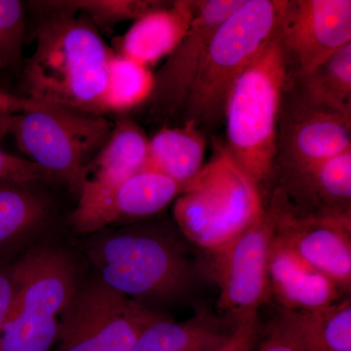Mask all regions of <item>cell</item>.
<instances>
[{
    "instance_id": "1",
    "label": "cell",
    "mask_w": 351,
    "mask_h": 351,
    "mask_svg": "<svg viewBox=\"0 0 351 351\" xmlns=\"http://www.w3.org/2000/svg\"><path fill=\"white\" fill-rule=\"evenodd\" d=\"M31 5L46 18L36 32V49L21 71L23 98L105 115L103 97L113 50L83 14L64 12L52 1Z\"/></svg>"
},
{
    "instance_id": "2",
    "label": "cell",
    "mask_w": 351,
    "mask_h": 351,
    "mask_svg": "<svg viewBox=\"0 0 351 351\" xmlns=\"http://www.w3.org/2000/svg\"><path fill=\"white\" fill-rule=\"evenodd\" d=\"M90 239L87 257L99 280L138 304L177 301L195 282V270L181 242L162 226L132 223Z\"/></svg>"
},
{
    "instance_id": "3",
    "label": "cell",
    "mask_w": 351,
    "mask_h": 351,
    "mask_svg": "<svg viewBox=\"0 0 351 351\" xmlns=\"http://www.w3.org/2000/svg\"><path fill=\"white\" fill-rule=\"evenodd\" d=\"M286 80L285 60L274 34L237 78L226 99L223 145L262 193L274 175L277 125Z\"/></svg>"
},
{
    "instance_id": "4",
    "label": "cell",
    "mask_w": 351,
    "mask_h": 351,
    "mask_svg": "<svg viewBox=\"0 0 351 351\" xmlns=\"http://www.w3.org/2000/svg\"><path fill=\"white\" fill-rule=\"evenodd\" d=\"M284 5L285 0H247L219 25L182 110L184 123L200 131L221 125L230 89L274 38Z\"/></svg>"
},
{
    "instance_id": "5",
    "label": "cell",
    "mask_w": 351,
    "mask_h": 351,
    "mask_svg": "<svg viewBox=\"0 0 351 351\" xmlns=\"http://www.w3.org/2000/svg\"><path fill=\"white\" fill-rule=\"evenodd\" d=\"M13 274L0 351H50L77 293L75 263L61 249L32 247L14 262Z\"/></svg>"
},
{
    "instance_id": "6",
    "label": "cell",
    "mask_w": 351,
    "mask_h": 351,
    "mask_svg": "<svg viewBox=\"0 0 351 351\" xmlns=\"http://www.w3.org/2000/svg\"><path fill=\"white\" fill-rule=\"evenodd\" d=\"M265 208L262 191L223 145L178 196L173 215L182 234L211 253L248 230Z\"/></svg>"
},
{
    "instance_id": "7",
    "label": "cell",
    "mask_w": 351,
    "mask_h": 351,
    "mask_svg": "<svg viewBox=\"0 0 351 351\" xmlns=\"http://www.w3.org/2000/svg\"><path fill=\"white\" fill-rule=\"evenodd\" d=\"M112 126L105 115L40 103L13 115L10 134L27 160L78 193L85 168L107 142Z\"/></svg>"
},
{
    "instance_id": "8",
    "label": "cell",
    "mask_w": 351,
    "mask_h": 351,
    "mask_svg": "<svg viewBox=\"0 0 351 351\" xmlns=\"http://www.w3.org/2000/svg\"><path fill=\"white\" fill-rule=\"evenodd\" d=\"M162 316L97 279L78 287L56 351H132L145 327Z\"/></svg>"
},
{
    "instance_id": "9",
    "label": "cell",
    "mask_w": 351,
    "mask_h": 351,
    "mask_svg": "<svg viewBox=\"0 0 351 351\" xmlns=\"http://www.w3.org/2000/svg\"><path fill=\"white\" fill-rule=\"evenodd\" d=\"M265 207L274 221V237L348 294L351 216L306 213L295 208L277 186Z\"/></svg>"
},
{
    "instance_id": "10",
    "label": "cell",
    "mask_w": 351,
    "mask_h": 351,
    "mask_svg": "<svg viewBox=\"0 0 351 351\" xmlns=\"http://www.w3.org/2000/svg\"><path fill=\"white\" fill-rule=\"evenodd\" d=\"M276 34L286 80L304 77L351 43V1L285 0Z\"/></svg>"
},
{
    "instance_id": "11",
    "label": "cell",
    "mask_w": 351,
    "mask_h": 351,
    "mask_svg": "<svg viewBox=\"0 0 351 351\" xmlns=\"http://www.w3.org/2000/svg\"><path fill=\"white\" fill-rule=\"evenodd\" d=\"M182 193L177 182L147 166L112 186L80 189L71 225L78 234L89 237L132 225L158 214Z\"/></svg>"
},
{
    "instance_id": "12",
    "label": "cell",
    "mask_w": 351,
    "mask_h": 351,
    "mask_svg": "<svg viewBox=\"0 0 351 351\" xmlns=\"http://www.w3.org/2000/svg\"><path fill=\"white\" fill-rule=\"evenodd\" d=\"M274 239V221L265 207L248 230L210 253L212 276L219 288V311L239 316L258 311L271 301L269 263Z\"/></svg>"
},
{
    "instance_id": "13",
    "label": "cell",
    "mask_w": 351,
    "mask_h": 351,
    "mask_svg": "<svg viewBox=\"0 0 351 351\" xmlns=\"http://www.w3.org/2000/svg\"><path fill=\"white\" fill-rule=\"evenodd\" d=\"M350 149L351 115L302 100L285 83L274 173L322 162Z\"/></svg>"
},
{
    "instance_id": "14",
    "label": "cell",
    "mask_w": 351,
    "mask_h": 351,
    "mask_svg": "<svg viewBox=\"0 0 351 351\" xmlns=\"http://www.w3.org/2000/svg\"><path fill=\"white\" fill-rule=\"evenodd\" d=\"M247 0H196L191 27L181 43L154 75V91L144 106L156 119L182 114L210 40L219 25Z\"/></svg>"
},
{
    "instance_id": "15",
    "label": "cell",
    "mask_w": 351,
    "mask_h": 351,
    "mask_svg": "<svg viewBox=\"0 0 351 351\" xmlns=\"http://www.w3.org/2000/svg\"><path fill=\"white\" fill-rule=\"evenodd\" d=\"M277 188L295 208L322 216H351V149L295 169L276 171Z\"/></svg>"
},
{
    "instance_id": "16",
    "label": "cell",
    "mask_w": 351,
    "mask_h": 351,
    "mask_svg": "<svg viewBox=\"0 0 351 351\" xmlns=\"http://www.w3.org/2000/svg\"><path fill=\"white\" fill-rule=\"evenodd\" d=\"M41 184L0 179V265L32 248L54 218V202Z\"/></svg>"
},
{
    "instance_id": "17",
    "label": "cell",
    "mask_w": 351,
    "mask_h": 351,
    "mask_svg": "<svg viewBox=\"0 0 351 351\" xmlns=\"http://www.w3.org/2000/svg\"><path fill=\"white\" fill-rule=\"evenodd\" d=\"M270 300L281 313H309L343 299L331 279L297 257L276 237L269 263Z\"/></svg>"
},
{
    "instance_id": "18",
    "label": "cell",
    "mask_w": 351,
    "mask_h": 351,
    "mask_svg": "<svg viewBox=\"0 0 351 351\" xmlns=\"http://www.w3.org/2000/svg\"><path fill=\"white\" fill-rule=\"evenodd\" d=\"M196 0L166 1L145 14L117 41L115 52L151 68L170 56L188 32Z\"/></svg>"
},
{
    "instance_id": "19",
    "label": "cell",
    "mask_w": 351,
    "mask_h": 351,
    "mask_svg": "<svg viewBox=\"0 0 351 351\" xmlns=\"http://www.w3.org/2000/svg\"><path fill=\"white\" fill-rule=\"evenodd\" d=\"M149 143L135 120L120 114L107 142L85 168L80 189L112 186L144 169L149 160Z\"/></svg>"
},
{
    "instance_id": "20",
    "label": "cell",
    "mask_w": 351,
    "mask_h": 351,
    "mask_svg": "<svg viewBox=\"0 0 351 351\" xmlns=\"http://www.w3.org/2000/svg\"><path fill=\"white\" fill-rule=\"evenodd\" d=\"M299 351H351V301L309 313H280L274 323Z\"/></svg>"
},
{
    "instance_id": "21",
    "label": "cell",
    "mask_w": 351,
    "mask_h": 351,
    "mask_svg": "<svg viewBox=\"0 0 351 351\" xmlns=\"http://www.w3.org/2000/svg\"><path fill=\"white\" fill-rule=\"evenodd\" d=\"M233 326L226 327L206 311L182 322L162 316L145 327L132 351L213 350L228 341Z\"/></svg>"
},
{
    "instance_id": "22",
    "label": "cell",
    "mask_w": 351,
    "mask_h": 351,
    "mask_svg": "<svg viewBox=\"0 0 351 351\" xmlns=\"http://www.w3.org/2000/svg\"><path fill=\"white\" fill-rule=\"evenodd\" d=\"M206 138L193 124L165 126L149 138L147 167L167 176L184 191L204 166Z\"/></svg>"
},
{
    "instance_id": "23",
    "label": "cell",
    "mask_w": 351,
    "mask_h": 351,
    "mask_svg": "<svg viewBox=\"0 0 351 351\" xmlns=\"http://www.w3.org/2000/svg\"><path fill=\"white\" fill-rule=\"evenodd\" d=\"M302 100L351 115V43L304 77L286 80Z\"/></svg>"
},
{
    "instance_id": "24",
    "label": "cell",
    "mask_w": 351,
    "mask_h": 351,
    "mask_svg": "<svg viewBox=\"0 0 351 351\" xmlns=\"http://www.w3.org/2000/svg\"><path fill=\"white\" fill-rule=\"evenodd\" d=\"M151 68L113 51L103 97V112L124 114L144 106L154 91Z\"/></svg>"
},
{
    "instance_id": "25",
    "label": "cell",
    "mask_w": 351,
    "mask_h": 351,
    "mask_svg": "<svg viewBox=\"0 0 351 351\" xmlns=\"http://www.w3.org/2000/svg\"><path fill=\"white\" fill-rule=\"evenodd\" d=\"M161 0H69L57 1L66 12H80L91 21L97 29H110L119 23L135 22L145 14L164 5Z\"/></svg>"
},
{
    "instance_id": "26",
    "label": "cell",
    "mask_w": 351,
    "mask_h": 351,
    "mask_svg": "<svg viewBox=\"0 0 351 351\" xmlns=\"http://www.w3.org/2000/svg\"><path fill=\"white\" fill-rule=\"evenodd\" d=\"M27 3L0 0V71L24 66L23 46L27 29Z\"/></svg>"
},
{
    "instance_id": "27",
    "label": "cell",
    "mask_w": 351,
    "mask_h": 351,
    "mask_svg": "<svg viewBox=\"0 0 351 351\" xmlns=\"http://www.w3.org/2000/svg\"><path fill=\"white\" fill-rule=\"evenodd\" d=\"M15 113L0 114V141L10 134L11 122ZM0 179L20 182H43L53 180L48 173L23 157L9 154L0 147Z\"/></svg>"
},
{
    "instance_id": "28",
    "label": "cell",
    "mask_w": 351,
    "mask_h": 351,
    "mask_svg": "<svg viewBox=\"0 0 351 351\" xmlns=\"http://www.w3.org/2000/svg\"><path fill=\"white\" fill-rule=\"evenodd\" d=\"M258 311L237 316L232 334L225 343L210 351H253L261 341Z\"/></svg>"
},
{
    "instance_id": "29",
    "label": "cell",
    "mask_w": 351,
    "mask_h": 351,
    "mask_svg": "<svg viewBox=\"0 0 351 351\" xmlns=\"http://www.w3.org/2000/svg\"><path fill=\"white\" fill-rule=\"evenodd\" d=\"M13 263L0 265V332L6 320L14 291Z\"/></svg>"
},
{
    "instance_id": "30",
    "label": "cell",
    "mask_w": 351,
    "mask_h": 351,
    "mask_svg": "<svg viewBox=\"0 0 351 351\" xmlns=\"http://www.w3.org/2000/svg\"><path fill=\"white\" fill-rule=\"evenodd\" d=\"M253 351H299L274 325Z\"/></svg>"
},
{
    "instance_id": "31",
    "label": "cell",
    "mask_w": 351,
    "mask_h": 351,
    "mask_svg": "<svg viewBox=\"0 0 351 351\" xmlns=\"http://www.w3.org/2000/svg\"><path fill=\"white\" fill-rule=\"evenodd\" d=\"M38 101L29 100L17 95L7 93L0 88V114L24 112V110L38 107Z\"/></svg>"
}]
</instances>
